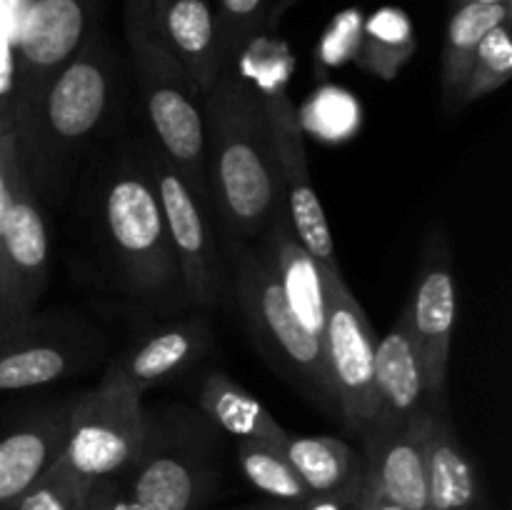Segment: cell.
Instances as JSON below:
<instances>
[{"label":"cell","instance_id":"19","mask_svg":"<svg viewBox=\"0 0 512 510\" xmlns=\"http://www.w3.org/2000/svg\"><path fill=\"white\" fill-rule=\"evenodd\" d=\"M283 453L310 495L343 493L363 485V455L335 435L288 433Z\"/></svg>","mask_w":512,"mask_h":510},{"label":"cell","instance_id":"11","mask_svg":"<svg viewBox=\"0 0 512 510\" xmlns=\"http://www.w3.org/2000/svg\"><path fill=\"white\" fill-rule=\"evenodd\" d=\"M155 193L163 208L180 280L193 303L210 308L220 300V268L198 195L175 173L168 158H155Z\"/></svg>","mask_w":512,"mask_h":510},{"label":"cell","instance_id":"8","mask_svg":"<svg viewBox=\"0 0 512 510\" xmlns=\"http://www.w3.org/2000/svg\"><path fill=\"white\" fill-rule=\"evenodd\" d=\"M108 103V63L98 45L85 40L83 48L55 73L45 88L33 130L25 140H33V153L38 155L70 153L98 128Z\"/></svg>","mask_w":512,"mask_h":510},{"label":"cell","instance_id":"33","mask_svg":"<svg viewBox=\"0 0 512 510\" xmlns=\"http://www.w3.org/2000/svg\"><path fill=\"white\" fill-rule=\"evenodd\" d=\"M358 510H408V508L383 498V495L375 493L373 488H368V485L363 483V488H360V498H358Z\"/></svg>","mask_w":512,"mask_h":510},{"label":"cell","instance_id":"25","mask_svg":"<svg viewBox=\"0 0 512 510\" xmlns=\"http://www.w3.org/2000/svg\"><path fill=\"white\" fill-rule=\"evenodd\" d=\"M238 463L245 480L255 490L273 498L275 503L298 508L300 503L310 498V490L298 478L290 460L285 458L283 448L263 443V440H238Z\"/></svg>","mask_w":512,"mask_h":510},{"label":"cell","instance_id":"9","mask_svg":"<svg viewBox=\"0 0 512 510\" xmlns=\"http://www.w3.org/2000/svg\"><path fill=\"white\" fill-rule=\"evenodd\" d=\"M268 108L270 125H273L275 153L280 165V183H283V210L290 220L295 238L303 248L330 270H338V255H335L333 230H330L328 215L320 205L315 185L310 180L308 158H305L303 133H300L298 115L290 105L283 88L260 90Z\"/></svg>","mask_w":512,"mask_h":510},{"label":"cell","instance_id":"10","mask_svg":"<svg viewBox=\"0 0 512 510\" xmlns=\"http://www.w3.org/2000/svg\"><path fill=\"white\" fill-rule=\"evenodd\" d=\"M48 283V230L28 175L18 178L0 238V325L25 318Z\"/></svg>","mask_w":512,"mask_h":510},{"label":"cell","instance_id":"24","mask_svg":"<svg viewBox=\"0 0 512 510\" xmlns=\"http://www.w3.org/2000/svg\"><path fill=\"white\" fill-rule=\"evenodd\" d=\"M415 30L400 8H380L363 20L358 48L353 58L368 73L390 80L413 58Z\"/></svg>","mask_w":512,"mask_h":510},{"label":"cell","instance_id":"18","mask_svg":"<svg viewBox=\"0 0 512 510\" xmlns=\"http://www.w3.org/2000/svg\"><path fill=\"white\" fill-rule=\"evenodd\" d=\"M65 435L68 415L40 420L0 438V510H13V505L43 478L45 470L63 453Z\"/></svg>","mask_w":512,"mask_h":510},{"label":"cell","instance_id":"20","mask_svg":"<svg viewBox=\"0 0 512 510\" xmlns=\"http://www.w3.org/2000/svg\"><path fill=\"white\" fill-rule=\"evenodd\" d=\"M200 405L205 415L235 438L263 440V443L283 448L288 430L273 418L245 388L225 373H210L200 390Z\"/></svg>","mask_w":512,"mask_h":510},{"label":"cell","instance_id":"28","mask_svg":"<svg viewBox=\"0 0 512 510\" xmlns=\"http://www.w3.org/2000/svg\"><path fill=\"white\" fill-rule=\"evenodd\" d=\"M68 368L60 350L48 345H30L0 355V390H23L58 380Z\"/></svg>","mask_w":512,"mask_h":510},{"label":"cell","instance_id":"1","mask_svg":"<svg viewBox=\"0 0 512 510\" xmlns=\"http://www.w3.org/2000/svg\"><path fill=\"white\" fill-rule=\"evenodd\" d=\"M205 170L220 213L238 235H258L283 208L273 125L258 85L220 70L203 98Z\"/></svg>","mask_w":512,"mask_h":510},{"label":"cell","instance_id":"14","mask_svg":"<svg viewBox=\"0 0 512 510\" xmlns=\"http://www.w3.org/2000/svg\"><path fill=\"white\" fill-rule=\"evenodd\" d=\"M373 385L378 413H375V423L370 433L405 425L430 405L418 348H415L405 313L393 330H388L383 338L375 340Z\"/></svg>","mask_w":512,"mask_h":510},{"label":"cell","instance_id":"36","mask_svg":"<svg viewBox=\"0 0 512 510\" xmlns=\"http://www.w3.org/2000/svg\"><path fill=\"white\" fill-rule=\"evenodd\" d=\"M3 120H13V118H8V115H0V123H3Z\"/></svg>","mask_w":512,"mask_h":510},{"label":"cell","instance_id":"30","mask_svg":"<svg viewBox=\"0 0 512 510\" xmlns=\"http://www.w3.org/2000/svg\"><path fill=\"white\" fill-rule=\"evenodd\" d=\"M363 20V13L355 8L335 15L333 23L325 30L323 40H320V60L330 65H338L343 60L353 58L355 48H358L360 30H363Z\"/></svg>","mask_w":512,"mask_h":510},{"label":"cell","instance_id":"27","mask_svg":"<svg viewBox=\"0 0 512 510\" xmlns=\"http://www.w3.org/2000/svg\"><path fill=\"white\" fill-rule=\"evenodd\" d=\"M95 485L55 458L43 478L13 505V510H83L93 498Z\"/></svg>","mask_w":512,"mask_h":510},{"label":"cell","instance_id":"16","mask_svg":"<svg viewBox=\"0 0 512 510\" xmlns=\"http://www.w3.org/2000/svg\"><path fill=\"white\" fill-rule=\"evenodd\" d=\"M425 465H428V510H478L483 498L478 470L450 423L445 400L430 403Z\"/></svg>","mask_w":512,"mask_h":510},{"label":"cell","instance_id":"5","mask_svg":"<svg viewBox=\"0 0 512 510\" xmlns=\"http://www.w3.org/2000/svg\"><path fill=\"white\" fill-rule=\"evenodd\" d=\"M325 328L323 353L338 398V418L360 438L370 433L378 413L375 400V335L343 273L323 265Z\"/></svg>","mask_w":512,"mask_h":510},{"label":"cell","instance_id":"3","mask_svg":"<svg viewBox=\"0 0 512 510\" xmlns=\"http://www.w3.org/2000/svg\"><path fill=\"white\" fill-rule=\"evenodd\" d=\"M145 438L148 418L140 393L113 363L98 388L70 410L60 460L80 478L98 485L133 468L143 458Z\"/></svg>","mask_w":512,"mask_h":510},{"label":"cell","instance_id":"4","mask_svg":"<svg viewBox=\"0 0 512 510\" xmlns=\"http://www.w3.org/2000/svg\"><path fill=\"white\" fill-rule=\"evenodd\" d=\"M235 288L258 343L273 355L280 368L295 375L323 408L338 415V398L325 365L323 343L310 335L290 310L270 248L265 253L243 250L238 255Z\"/></svg>","mask_w":512,"mask_h":510},{"label":"cell","instance_id":"21","mask_svg":"<svg viewBox=\"0 0 512 510\" xmlns=\"http://www.w3.org/2000/svg\"><path fill=\"white\" fill-rule=\"evenodd\" d=\"M510 5H485V3H458L448 20L443 48V103L445 110L455 108L460 90L473 68L475 48L488 30L495 25L508 23Z\"/></svg>","mask_w":512,"mask_h":510},{"label":"cell","instance_id":"31","mask_svg":"<svg viewBox=\"0 0 512 510\" xmlns=\"http://www.w3.org/2000/svg\"><path fill=\"white\" fill-rule=\"evenodd\" d=\"M23 170L18 130H15L13 120H3L0 123V238H3L5 215H8L10 200H13L15 185H18Z\"/></svg>","mask_w":512,"mask_h":510},{"label":"cell","instance_id":"32","mask_svg":"<svg viewBox=\"0 0 512 510\" xmlns=\"http://www.w3.org/2000/svg\"><path fill=\"white\" fill-rule=\"evenodd\" d=\"M363 488V485H360ZM360 488L343 490V493L328 495H310L305 503H300L295 510H358Z\"/></svg>","mask_w":512,"mask_h":510},{"label":"cell","instance_id":"26","mask_svg":"<svg viewBox=\"0 0 512 510\" xmlns=\"http://www.w3.org/2000/svg\"><path fill=\"white\" fill-rule=\"evenodd\" d=\"M512 75V38H510V20L508 23L495 25L493 30L483 35V40L475 48L473 68H470L468 80L460 90L455 108L460 110L465 105L475 103L483 95L503 88Z\"/></svg>","mask_w":512,"mask_h":510},{"label":"cell","instance_id":"22","mask_svg":"<svg viewBox=\"0 0 512 510\" xmlns=\"http://www.w3.org/2000/svg\"><path fill=\"white\" fill-rule=\"evenodd\" d=\"M205 345V330L200 325H178L155 333L138 350L120 360L118 368L138 393L150 385L170 378L193 363Z\"/></svg>","mask_w":512,"mask_h":510},{"label":"cell","instance_id":"12","mask_svg":"<svg viewBox=\"0 0 512 510\" xmlns=\"http://www.w3.org/2000/svg\"><path fill=\"white\" fill-rule=\"evenodd\" d=\"M410 333L418 348L425 390L430 403L445 400V375L450 363L455 320H458V285L445 253H430L420 273L418 288L408 310Z\"/></svg>","mask_w":512,"mask_h":510},{"label":"cell","instance_id":"15","mask_svg":"<svg viewBox=\"0 0 512 510\" xmlns=\"http://www.w3.org/2000/svg\"><path fill=\"white\" fill-rule=\"evenodd\" d=\"M153 8L160 33L183 63L200 98H205L225 68L215 10L208 0H153Z\"/></svg>","mask_w":512,"mask_h":510},{"label":"cell","instance_id":"13","mask_svg":"<svg viewBox=\"0 0 512 510\" xmlns=\"http://www.w3.org/2000/svg\"><path fill=\"white\" fill-rule=\"evenodd\" d=\"M428 408L405 425L365 435L363 483L408 510H428Z\"/></svg>","mask_w":512,"mask_h":510},{"label":"cell","instance_id":"34","mask_svg":"<svg viewBox=\"0 0 512 510\" xmlns=\"http://www.w3.org/2000/svg\"><path fill=\"white\" fill-rule=\"evenodd\" d=\"M113 480H105V483H98L93 490V498L85 505L83 510H108V500L113 495Z\"/></svg>","mask_w":512,"mask_h":510},{"label":"cell","instance_id":"2","mask_svg":"<svg viewBox=\"0 0 512 510\" xmlns=\"http://www.w3.org/2000/svg\"><path fill=\"white\" fill-rule=\"evenodd\" d=\"M125 40L165 158L195 195H208L203 98L160 33L153 0H125Z\"/></svg>","mask_w":512,"mask_h":510},{"label":"cell","instance_id":"29","mask_svg":"<svg viewBox=\"0 0 512 510\" xmlns=\"http://www.w3.org/2000/svg\"><path fill=\"white\" fill-rule=\"evenodd\" d=\"M265 5L268 0H218V33H220V53H223L225 68L240 58L250 40L258 35L265 18Z\"/></svg>","mask_w":512,"mask_h":510},{"label":"cell","instance_id":"6","mask_svg":"<svg viewBox=\"0 0 512 510\" xmlns=\"http://www.w3.org/2000/svg\"><path fill=\"white\" fill-rule=\"evenodd\" d=\"M100 0H28L18 28V143L30 135L45 88L85 45Z\"/></svg>","mask_w":512,"mask_h":510},{"label":"cell","instance_id":"35","mask_svg":"<svg viewBox=\"0 0 512 510\" xmlns=\"http://www.w3.org/2000/svg\"><path fill=\"white\" fill-rule=\"evenodd\" d=\"M275 510H295V508H290V505H280V508H275Z\"/></svg>","mask_w":512,"mask_h":510},{"label":"cell","instance_id":"17","mask_svg":"<svg viewBox=\"0 0 512 510\" xmlns=\"http://www.w3.org/2000/svg\"><path fill=\"white\" fill-rule=\"evenodd\" d=\"M270 255L275 260L280 288L298 323L315 338H323L325 328V288L323 265L295 238L285 210L280 208L270 233ZM323 343V340H320Z\"/></svg>","mask_w":512,"mask_h":510},{"label":"cell","instance_id":"23","mask_svg":"<svg viewBox=\"0 0 512 510\" xmlns=\"http://www.w3.org/2000/svg\"><path fill=\"white\" fill-rule=\"evenodd\" d=\"M128 498L148 510H190L198 503L200 473L173 453L140 458L133 465Z\"/></svg>","mask_w":512,"mask_h":510},{"label":"cell","instance_id":"7","mask_svg":"<svg viewBox=\"0 0 512 510\" xmlns=\"http://www.w3.org/2000/svg\"><path fill=\"white\" fill-rule=\"evenodd\" d=\"M103 218L128 278L148 293L173 288L180 270L153 185L138 173L115 178L105 193Z\"/></svg>","mask_w":512,"mask_h":510}]
</instances>
